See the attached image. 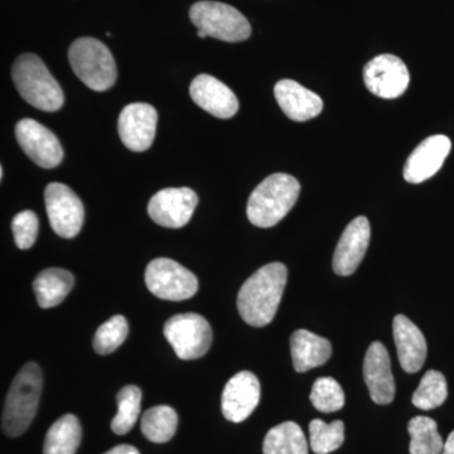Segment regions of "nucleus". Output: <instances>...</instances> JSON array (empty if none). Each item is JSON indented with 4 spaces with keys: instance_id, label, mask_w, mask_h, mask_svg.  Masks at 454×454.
<instances>
[{
    "instance_id": "0eeeda50",
    "label": "nucleus",
    "mask_w": 454,
    "mask_h": 454,
    "mask_svg": "<svg viewBox=\"0 0 454 454\" xmlns=\"http://www.w3.org/2000/svg\"><path fill=\"white\" fill-rule=\"evenodd\" d=\"M145 284L155 297L170 301L190 300L199 291L195 274L175 260L167 258L149 262L145 269Z\"/></svg>"
},
{
    "instance_id": "f704fd0d",
    "label": "nucleus",
    "mask_w": 454,
    "mask_h": 454,
    "mask_svg": "<svg viewBox=\"0 0 454 454\" xmlns=\"http://www.w3.org/2000/svg\"><path fill=\"white\" fill-rule=\"evenodd\" d=\"M197 35H199L200 38H206V37H207V35H206V33L202 32V31H197Z\"/></svg>"
},
{
    "instance_id": "bb28decb",
    "label": "nucleus",
    "mask_w": 454,
    "mask_h": 454,
    "mask_svg": "<svg viewBox=\"0 0 454 454\" xmlns=\"http://www.w3.org/2000/svg\"><path fill=\"white\" fill-rule=\"evenodd\" d=\"M118 413L112 420V429L115 434L124 435L133 429L138 420L142 405V390L136 385H127L116 395Z\"/></svg>"
},
{
    "instance_id": "6e6552de",
    "label": "nucleus",
    "mask_w": 454,
    "mask_h": 454,
    "mask_svg": "<svg viewBox=\"0 0 454 454\" xmlns=\"http://www.w3.org/2000/svg\"><path fill=\"white\" fill-rule=\"evenodd\" d=\"M164 336L181 360H196L210 349L212 328L205 317L182 313L166 322Z\"/></svg>"
},
{
    "instance_id": "72a5a7b5",
    "label": "nucleus",
    "mask_w": 454,
    "mask_h": 454,
    "mask_svg": "<svg viewBox=\"0 0 454 454\" xmlns=\"http://www.w3.org/2000/svg\"><path fill=\"white\" fill-rule=\"evenodd\" d=\"M441 454H454V430L448 435L446 443H444L443 450Z\"/></svg>"
},
{
    "instance_id": "b1692460",
    "label": "nucleus",
    "mask_w": 454,
    "mask_h": 454,
    "mask_svg": "<svg viewBox=\"0 0 454 454\" xmlns=\"http://www.w3.org/2000/svg\"><path fill=\"white\" fill-rule=\"evenodd\" d=\"M264 454H309V443L294 422L279 424L269 430L262 444Z\"/></svg>"
},
{
    "instance_id": "f3484780",
    "label": "nucleus",
    "mask_w": 454,
    "mask_h": 454,
    "mask_svg": "<svg viewBox=\"0 0 454 454\" xmlns=\"http://www.w3.org/2000/svg\"><path fill=\"white\" fill-rule=\"evenodd\" d=\"M452 143L446 136H433L423 140L404 166V178L409 184H422L435 175L450 154Z\"/></svg>"
},
{
    "instance_id": "1a4fd4ad",
    "label": "nucleus",
    "mask_w": 454,
    "mask_h": 454,
    "mask_svg": "<svg viewBox=\"0 0 454 454\" xmlns=\"http://www.w3.org/2000/svg\"><path fill=\"white\" fill-rule=\"evenodd\" d=\"M44 203L51 227L57 235L73 239L79 235L85 210L79 196L64 184H50L44 190Z\"/></svg>"
},
{
    "instance_id": "423d86ee",
    "label": "nucleus",
    "mask_w": 454,
    "mask_h": 454,
    "mask_svg": "<svg viewBox=\"0 0 454 454\" xmlns=\"http://www.w3.org/2000/svg\"><path fill=\"white\" fill-rule=\"evenodd\" d=\"M190 18L197 31L206 33L207 37L223 42H241L252 35V27L243 13L225 3H196L190 9Z\"/></svg>"
},
{
    "instance_id": "5701e85b",
    "label": "nucleus",
    "mask_w": 454,
    "mask_h": 454,
    "mask_svg": "<svg viewBox=\"0 0 454 454\" xmlns=\"http://www.w3.org/2000/svg\"><path fill=\"white\" fill-rule=\"evenodd\" d=\"M82 429L79 419L66 414L51 426L44 439L43 454H74L82 442Z\"/></svg>"
},
{
    "instance_id": "dca6fc26",
    "label": "nucleus",
    "mask_w": 454,
    "mask_h": 454,
    "mask_svg": "<svg viewBox=\"0 0 454 454\" xmlns=\"http://www.w3.org/2000/svg\"><path fill=\"white\" fill-rule=\"evenodd\" d=\"M364 378L373 403L390 404L395 396V381L391 372V361L387 349L381 342H372L364 360Z\"/></svg>"
},
{
    "instance_id": "4468645a",
    "label": "nucleus",
    "mask_w": 454,
    "mask_h": 454,
    "mask_svg": "<svg viewBox=\"0 0 454 454\" xmlns=\"http://www.w3.org/2000/svg\"><path fill=\"white\" fill-rule=\"evenodd\" d=\"M260 402V382L250 372L232 376L223 391L221 409L229 422L241 423L255 411Z\"/></svg>"
},
{
    "instance_id": "393cba45",
    "label": "nucleus",
    "mask_w": 454,
    "mask_h": 454,
    "mask_svg": "<svg viewBox=\"0 0 454 454\" xmlns=\"http://www.w3.org/2000/svg\"><path fill=\"white\" fill-rule=\"evenodd\" d=\"M178 426V415L168 405H158L148 409L143 414L142 433L153 443H166L176 434Z\"/></svg>"
},
{
    "instance_id": "f03ea898",
    "label": "nucleus",
    "mask_w": 454,
    "mask_h": 454,
    "mask_svg": "<svg viewBox=\"0 0 454 454\" xmlns=\"http://www.w3.org/2000/svg\"><path fill=\"white\" fill-rule=\"evenodd\" d=\"M301 184L293 176L274 173L265 178L247 201V219L253 225L276 226L289 214L300 197Z\"/></svg>"
},
{
    "instance_id": "a878e982",
    "label": "nucleus",
    "mask_w": 454,
    "mask_h": 454,
    "mask_svg": "<svg viewBox=\"0 0 454 454\" xmlns=\"http://www.w3.org/2000/svg\"><path fill=\"white\" fill-rule=\"evenodd\" d=\"M411 434V454H441L444 443L438 433L435 420L428 417H415L408 424Z\"/></svg>"
},
{
    "instance_id": "7ed1b4c3",
    "label": "nucleus",
    "mask_w": 454,
    "mask_h": 454,
    "mask_svg": "<svg viewBox=\"0 0 454 454\" xmlns=\"http://www.w3.org/2000/svg\"><path fill=\"white\" fill-rule=\"evenodd\" d=\"M43 387L40 366L26 364L17 373L5 399L2 429L8 437H20L28 429L37 413Z\"/></svg>"
},
{
    "instance_id": "a211bd4d",
    "label": "nucleus",
    "mask_w": 454,
    "mask_h": 454,
    "mask_svg": "<svg viewBox=\"0 0 454 454\" xmlns=\"http://www.w3.org/2000/svg\"><path fill=\"white\" fill-rule=\"evenodd\" d=\"M190 95L197 106L216 118L230 119L238 113L234 92L211 74H199L191 83Z\"/></svg>"
},
{
    "instance_id": "f257e3e1",
    "label": "nucleus",
    "mask_w": 454,
    "mask_h": 454,
    "mask_svg": "<svg viewBox=\"0 0 454 454\" xmlns=\"http://www.w3.org/2000/svg\"><path fill=\"white\" fill-rule=\"evenodd\" d=\"M288 279L282 262H271L256 270L241 286L238 309L241 318L253 327H264L273 321Z\"/></svg>"
},
{
    "instance_id": "4be33fe9",
    "label": "nucleus",
    "mask_w": 454,
    "mask_h": 454,
    "mask_svg": "<svg viewBox=\"0 0 454 454\" xmlns=\"http://www.w3.org/2000/svg\"><path fill=\"white\" fill-rule=\"evenodd\" d=\"M74 278L65 269L50 268L41 271L33 283L35 297L42 309L59 306L74 288Z\"/></svg>"
},
{
    "instance_id": "2eb2a0df",
    "label": "nucleus",
    "mask_w": 454,
    "mask_h": 454,
    "mask_svg": "<svg viewBox=\"0 0 454 454\" xmlns=\"http://www.w3.org/2000/svg\"><path fill=\"white\" fill-rule=\"evenodd\" d=\"M372 229L366 217H356L348 223L340 236L333 255V270L337 276L354 274L369 247Z\"/></svg>"
},
{
    "instance_id": "412c9836",
    "label": "nucleus",
    "mask_w": 454,
    "mask_h": 454,
    "mask_svg": "<svg viewBox=\"0 0 454 454\" xmlns=\"http://www.w3.org/2000/svg\"><path fill=\"white\" fill-rule=\"evenodd\" d=\"M293 366L295 372H306L325 365L333 355L330 340L309 333L298 330L291 337Z\"/></svg>"
},
{
    "instance_id": "ddd939ff",
    "label": "nucleus",
    "mask_w": 454,
    "mask_h": 454,
    "mask_svg": "<svg viewBox=\"0 0 454 454\" xmlns=\"http://www.w3.org/2000/svg\"><path fill=\"white\" fill-rule=\"evenodd\" d=\"M158 114L145 103L125 106L119 116L118 131L122 145L131 152H145L153 145L157 131Z\"/></svg>"
},
{
    "instance_id": "6ab92c4d",
    "label": "nucleus",
    "mask_w": 454,
    "mask_h": 454,
    "mask_svg": "<svg viewBox=\"0 0 454 454\" xmlns=\"http://www.w3.org/2000/svg\"><path fill=\"white\" fill-rule=\"evenodd\" d=\"M278 106L291 121H307L316 118L324 109V101L293 80H280L274 88Z\"/></svg>"
},
{
    "instance_id": "20e7f679",
    "label": "nucleus",
    "mask_w": 454,
    "mask_h": 454,
    "mask_svg": "<svg viewBox=\"0 0 454 454\" xmlns=\"http://www.w3.org/2000/svg\"><path fill=\"white\" fill-rule=\"evenodd\" d=\"M12 77L20 97L35 109L52 113L64 106V91L40 57L33 53L18 57Z\"/></svg>"
},
{
    "instance_id": "7c9ffc66",
    "label": "nucleus",
    "mask_w": 454,
    "mask_h": 454,
    "mask_svg": "<svg viewBox=\"0 0 454 454\" xmlns=\"http://www.w3.org/2000/svg\"><path fill=\"white\" fill-rule=\"evenodd\" d=\"M310 402L322 413H334L345 405V394L334 379L319 378L313 384Z\"/></svg>"
},
{
    "instance_id": "cd10ccee",
    "label": "nucleus",
    "mask_w": 454,
    "mask_h": 454,
    "mask_svg": "<svg viewBox=\"0 0 454 454\" xmlns=\"http://www.w3.org/2000/svg\"><path fill=\"white\" fill-rule=\"evenodd\" d=\"M448 396L447 380L443 373L429 370L420 380L419 387L413 394V404L422 411H432L446 402Z\"/></svg>"
},
{
    "instance_id": "c85d7f7f",
    "label": "nucleus",
    "mask_w": 454,
    "mask_h": 454,
    "mask_svg": "<svg viewBox=\"0 0 454 454\" xmlns=\"http://www.w3.org/2000/svg\"><path fill=\"white\" fill-rule=\"evenodd\" d=\"M310 448L316 454H328L339 450L345 441V424L334 420L327 424L315 419L309 424Z\"/></svg>"
},
{
    "instance_id": "9d476101",
    "label": "nucleus",
    "mask_w": 454,
    "mask_h": 454,
    "mask_svg": "<svg viewBox=\"0 0 454 454\" xmlns=\"http://www.w3.org/2000/svg\"><path fill=\"white\" fill-rule=\"evenodd\" d=\"M197 205L199 197L191 188H164L152 197L148 214L157 225L179 229L190 223Z\"/></svg>"
},
{
    "instance_id": "aec40b11",
    "label": "nucleus",
    "mask_w": 454,
    "mask_h": 454,
    "mask_svg": "<svg viewBox=\"0 0 454 454\" xmlns=\"http://www.w3.org/2000/svg\"><path fill=\"white\" fill-rule=\"evenodd\" d=\"M394 340L397 349L400 365L408 373H415L426 363L427 340L422 331L408 318L399 315L393 322Z\"/></svg>"
},
{
    "instance_id": "2f4dec72",
    "label": "nucleus",
    "mask_w": 454,
    "mask_h": 454,
    "mask_svg": "<svg viewBox=\"0 0 454 454\" xmlns=\"http://www.w3.org/2000/svg\"><path fill=\"white\" fill-rule=\"evenodd\" d=\"M14 241L20 250L31 249L38 235V217L35 212H20L12 221Z\"/></svg>"
},
{
    "instance_id": "c756f323",
    "label": "nucleus",
    "mask_w": 454,
    "mask_h": 454,
    "mask_svg": "<svg viewBox=\"0 0 454 454\" xmlns=\"http://www.w3.org/2000/svg\"><path fill=\"white\" fill-rule=\"evenodd\" d=\"M128 333H129V327H128L127 319L121 315L114 316L98 327L92 340V346L98 355L112 354L127 340Z\"/></svg>"
},
{
    "instance_id": "473e14b6",
    "label": "nucleus",
    "mask_w": 454,
    "mask_h": 454,
    "mask_svg": "<svg viewBox=\"0 0 454 454\" xmlns=\"http://www.w3.org/2000/svg\"><path fill=\"white\" fill-rule=\"evenodd\" d=\"M104 454H140L136 447L129 446V444H121V446L114 447L109 452Z\"/></svg>"
},
{
    "instance_id": "c9c22d12",
    "label": "nucleus",
    "mask_w": 454,
    "mask_h": 454,
    "mask_svg": "<svg viewBox=\"0 0 454 454\" xmlns=\"http://www.w3.org/2000/svg\"><path fill=\"white\" fill-rule=\"evenodd\" d=\"M3 176H4V169H3V167H0V178L3 179Z\"/></svg>"
},
{
    "instance_id": "f8f14e48",
    "label": "nucleus",
    "mask_w": 454,
    "mask_h": 454,
    "mask_svg": "<svg viewBox=\"0 0 454 454\" xmlns=\"http://www.w3.org/2000/svg\"><path fill=\"white\" fill-rule=\"evenodd\" d=\"M364 82L376 97L396 98L404 94L411 74L403 59L394 55H380L364 68Z\"/></svg>"
},
{
    "instance_id": "39448f33",
    "label": "nucleus",
    "mask_w": 454,
    "mask_h": 454,
    "mask_svg": "<svg viewBox=\"0 0 454 454\" xmlns=\"http://www.w3.org/2000/svg\"><path fill=\"white\" fill-rule=\"evenodd\" d=\"M68 61L77 77L94 91H106L116 82V65L109 49L97 38L82 37L68 50Z\"/></svg>"
},
{
    "instance_id": "9b49d317",
    "label": "nucleus",
    "mask_w": 454,
    "mask_h": 454,
    "mask_svg": "<svg viewBox=\"0 0 454 454\" xmlns=\"http://www.w3.org/2000/svg\"><path fill=\"white\" fill-rule=\"evenodd\" d=\"M16 138L23 152L41 168H55L64 160V149L55 134L33 119L18 121Z\"/></svg>"
}]
</instances>
